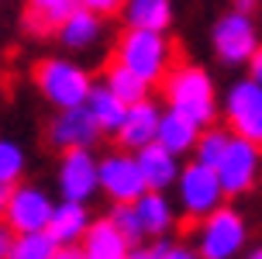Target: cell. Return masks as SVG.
I'll list each match as a JSON object with an SVG mask.
<instances>
[{"label":"cell","instance_id":"obj_8","mask_svg":"<svg viewBox=\"0 0 262 259\" xmlns=\"http://www.w3.org/2000/svg\"><path fill=\"white\" fill-rule=\"evenodd\" d=\"M245 246V221L238 211L221 207L207 221H200V242L196 252L204 259H231L238 249Z\"/></svg>","mask_w":262,"mask_h":259},{"label":"cell","instance_id":"obj_36","mask_svg":"<svg viewBox=\"0 0 262 259\" xmlns=\"http://www.w3.org/2000/svg\"><path fill=\"white\" fill-rule=\"evenodd\" d=\"M249 259H262V249H255V252H249Z\"/></svg>","mask_w":262,"mask_h":259},{"label":"cell","instance_id":"obj_37","mask_svg":"<svg viewBox=\"0 0 262 259\" xmlns=\"http://www.w3.org/2000/svg\"><path fill=\"white\" fill-rule=\"evenodd\" d=\"M259 4H262V0H259Z\"/></svg>","mask_w":262,"mask_h":259},{"label":"cell","instance_id":"obj_24","mask_svg":"<svg viewBox=\"0 0 262 259\" xmlns=\"http://www.w3.org/2000/svg\"><path fill=\"white\" fill-rule=\"evenodd\" d=\"M231 138H235L231 128H204V135H200V142H196V149H193V163L217 169L224 152H228V145H231Z\"/></svg>","mask_w":262,"mask_h":259},{"label":"cell","instance_id":"obj_35","mask_svg":"<svg viewBox=\"0 0 262 259\" xmlns=\"http://www.w3.org/2000/svg\"><path fill=\"white\" fill-rule=\"evenodd\" d=\"M7 197H11V190L0 187V218H4V211H7Z\"/></svg>","mask_w":262,"mask_h":259},{"label":"cell","instance_id":"obj_11","mask_svg":"<svg viewBox=\"0 0 262 259\" xmlns=\"http://www.w3.org/2000/svg\"><path fill=\"white\" fill-rule=\"evenodd\" d=\"M97 187H100V163L86 149L62 152V163H59V190H62V201L83 204L86 197H93Z\"/></svg>","mask_w":262,"mask_h":259},{"label":"cell","instance_id":"obj_20","mask_svg":"<svg viewBox=\"0 0 262 259\" xmlns=\"http://www.w3.org/2000/svg\"><path fill=\"white\" fill-rule=\"evenodd\" d=\"M86 111H90L93 121L100 125V131H114V135H118L121 125H124V117H128V104H121L118 97L111 93V87L100 79V83H93V93H90V101H86Z\"/></svg>","mask_w":262,"mask_h":259},{"label":"cell","instance_id":"obj_25","mask_svg":"<svg viewBox=\"0 0 262 259\" xmlns=\"http://www.w3.org/2000/svg\"><path fill=\"white\" fill-rule=\"evenodd\" d=\"M107 218L114 221V228H118V232L124 235V242L131 246V252H135V249H145V246H142L145 228H142V218H138V211H135V204H114Z\"/></svg>","mask_w":262,"mask_h":259},{"label":"cell","instance_id":"obj_31","mask_svg":"<svg viewBox=\"0 0 262 259\" xmlns=\"http://www.w3.org/2000/svg\"><path fill=\"white\" fill-rule=\"evenodd\" d=\"M162 259H204L200 252H193V249H183V246H169V252Z\"/></svg>","mask_w":262,"mask_h":259},{"label":"cell","instance_id":"obj_29","mask_svg":"<svg viewBox=\"0 0 262 259\" xmlns=\"http://www.w3.org/2000/svg\"><path fill=\"white\" fill-rule=\"evenodd\" d=\"M166 252H169V246H166V242H156V246L135 249V252H131L128 259H162V256H166Z\"/></svg>","mask_w":262,"mask_h":259},{"label":"cell","instance_id":"obj_4","mask_svg":"<svg viewBox=\"0 0 262 259\" xmlns=\"http://www.w3.org/2000/svg\"><path fill=\"white\" fill-rule=\"evenodd\" d=\"M224 187H221V176L217 169L210 166H200V163H190L183 166L180 173V204H183L186 218L193 221H207L214 211H221V201H224Z\"/></svg>","mask_w":262,"mask_h":259},{"label":"cell","instance_id":"obj_17","mask_svg":"<svg viewBox=\"0 0 262 259\" xmlns=\"http://www.w3.org/2000/svg\"><path fill=\"white\" fill-rule=\"evenodd\" d=\"M83 252H86V259H128L131 246L124 242V235L114 228V221L100 218L90 225V232L83 238Z\"/></svg>","mask_w":262,"mask_h":259},{"label":"cell","instance_id":"obj_7","mask_svg":"<svg viewBox=\"0 0 262 259\" xmlns=\"http://www.w3.org/2000/svg\"><path fill=\"white\" fill-rule=\"evenodd\" d=\"M100 190H104L114 204H138L148 187L138 169V159L128 152H107L100 159Z\"/></svg>","mask_w":262,"mask_h":259},{"label":"cell","instance_id":"obj_14","mask_svg":"<svg viewBox=\"0 0 262 259\" xmlns=\"http://www.w3.org/2000/svg\"><path fill=\"white\" fill-rule=\"evenodd\" d=\"M83 7V0H25V28L35 35H59V28Z\"/></svg>","mask_w":262,"mask_h":259},{"label":"cell","instance_id":"obj_27","mask_svg":"<svg viewBox=\"0 0 262 259\" xmlns=\"http://www.w3.org/2000/svg\"><path fill=\"white\" fill-rule=\"evenodd\" d=\"M25 173V152L21 145L11 142V138H0V187L14 190V183L21 180Z\"/></svg>","mask_w":262,"mask_h":259},{"label":"cell","instance_id":"obj_32","mask_svg":"<svg viewBox=\"0 0 262 259\" xmlns=\"http://www.w3.org/2000/svg\"><path fill=\"white\" fill-rule=\"evenodd\" d=\"M255 7H259V0H231V11H235V14H245V17H252V14H255Z\"/></svg>","mask_w":262,"mask_h":259},{"label":"cell","instance_id":"obj_21","mask_svg":"<svg viewBox=\"0 0 262 259\" xmlns=\"http://www.w3.org/2000/svg\"><path fill=\"white\" fill-rule=\"evenodd\" d=\"M104 83L111 87V93H114L121 104H128V107L145 104V101H148V90H152L142 76H135V73H131V69H124L121 63H111V66H107Z\"/></svg>","mask_w":262,"mask_h":259},{"label":"cell","instance_id":"obj_28","mask_svg":"<svg viewBox=\"0 0 262 259\" xmlns=\"http://www.w3.org/2000/svg\"><path fill=\"white\" fill-rule=\"evenodd\" d=\"M124 4H128V0H83V7L93 11L97 17H104V14H121Z\"/></svg>","mask_w":262,"mask_h":259},{"label":"cell","instance_id":"obj_10","mask_svg":"<svg viewBox=\"0 0 262 259\" xmlns=\"http://www.w3.org/2000/svg\"><path fill=\"white\" fill-rule=\"evenodd\" d=\"M259 166H262V149L249 138H231L228 152H224L221 166H217V176H221V187L224 194H245L255 176H259Z\"/></svg>","mask_w":262,"mask_h":259},{"label":"cell","instance_id":"obj_1","mask_svg":"<svg viewBox=\"0 0 262 259\" xmlns=\"http://www.w3.org/2000/svg\"><path fill=\"white\" fill-rule=\"evenodd\" d=\"M169 111L190 117L196 128H214L217 117V101H214V83L210 76L193 63H176L169 76L159 83Z\"/></svg>","mask_w":262,"mask_h":259},{"label":"cell","instance_id":"obj_16","mask_svg":"<svg viewBox=\"0 0 262 259\" xmlns=\"http://www.w3.org/2000/svg\"><path fill=\"white\" fill-rule=\"evenodd\" d=\"M90 214H86V207L83 204H73V201H62V204H55V214L49 221V238H52L59 249H69L76 246L79 238H86L90 232Z\"/></svg>","mask_w":262,"mask_h":259},{"label":"cell","instance_id":"obj_13","mask_svg":"<svg viewBox=\"0 0 262 259\" xmlns=\"http://www.w3.org/2000/svg\"><path fill=\"white\" fill-rule=\"evenodd\" d=\"M159 125H162V111H159L152 101L138 104V107H128V117L118 131L121 149H131V152H142L148 145L159 142Z\"/></svg>","mask_w":262,"mask_h":259},{"label":"cell","instance_id":"obj_34","mask_svg":"<svg viewBox=\"0 0 262 259\" xmlns=\"http://www.w3.org/2000/svg\"><path fill=\"white\" fill-rule=\"evenodd\" d=\"M55 259H86V252H83L79 246H69V249H59Z\"/></svg>","mask_w":262,"mask_h":259},{"label":"cell","instance_id":"obj_22","mask_svg":"<svg viewBox=\"0 0 262 259\" xmlns=\"http://www.w3.org/2000/svg\"><path fill=\"white\" fill-rule=\"evenodd\" d=\"M100 38V17L86 7H79L62 28H59V42L66 49H90L93 42Z\"/></svg>","mask_w":262,"mask_h":259},{"label":"cell","instance_id":"obj_6","mask_svg":"<svg viewBox=\"0 0 262 259\" xmlns=\"http://www.w3.org/2000/svg\"><path fill=\"white\" fill-rule=\"evenodd\" d=\"M55 214V204L49 201L45 190L38 187H14L7 197V211L4 221L14 235H35V232H49V221Z\"/></svg>","mask_w":262,"mask_h":259},{"label":"cell","instance_id":"obj_19","mask_svg":"<svg viewBox=\"0 0 262 259\" xmlns=\"http://www.w3.org/2000/svg\"><path fill=\"white\" fill-rule=\"evenodd\" d=\"M200 135H204V128H196L190 117L176 114V111H166V114H162V125H159V145L169 149L172 155H183V152H190V149H196Z\"/></svg>","mask_w":262,"mask_h":259},{"label":"cell","instance_id":"obj_3","mask_svg":"<svg viewBox=\"0 0 262 259\" xmlns=\"http://www.w3.org/2000/svg\"><path fill=\"white\" fill-rule=\"evenodd\" d=\"M35 83L45 93V101L55 104L59 111H73V107H86L93 93V79L83 66L69 63V59H41L35 66Z\"/></svg>","mask_w":262,"mask_h":259},{"label":"cell","instance_id":"obj_18","mask_svg":"<svg viewBox=\"0 0 262 259\" xmlns=\"http://www.w3.org/2000/svg\"><path fill=\"white\" fill-rule=\"evenodd\" d=\"M124 25L128 28H142V31H162L166 35V28L172 21V4L169 0H128L124 4Z\"/></svg>","mask_w":262,"mask_h":259},{"label":"cell","instance_id":"obj_9","mask_svg":"<svg viewBox=\"0 0 262 259\" xmlns=\"http://www.w3.org/2000/svg\"><path fill=\"white\" fill-rule=\"evenodd\" d=\"M214 49L224 63H252L259 45V31H255V21L245 17V14H224L221 21L214 25Z\"/></svg>","mask_w":262,"mask_h":259},{"label":"cell","instance_id":"obj_15","mask_svg":"<svg viewBox=\"0 0 262 259\" xmlns=\"http://www.w3.org/2000/svg\"><path fill=\"white\" fill-rule=\"evenodd\" d=\"M135 159H138V169H142L145 176V187L152 190V194H162L169 183H180V163H176V155L169 152V149H162V145H148V149H142V152H135Z\"/></svg>","mask_w":262,"mask_h":259},{"label":"cell","instance_id":"obj_2","mask_svg":"<svg viewBox=\"0 0 262 259\" xmlns=\"http://www.w3.org/2000/svg\"><path fill=\"white\" fill-rule=\"evenodd\" d=\"M114 63L142 76L148 87L162 83L172 69V45L162 31H142V28H124L114 45Z\"/></svg>","mask_w":262,"mask_h":259},{"label":"cell","instance_id":"obj_5","mask_svg":"<svg viewBox=\"0 0 262 259\" xmlns=\"http://www.w3.org/2000/svg\"><path fill=\"white\" fill-rule=\"evenodd\" d=\"M224 117H228L231 135L262 145V83L255 79L235 83L224 97Z\"/></svg>","mask_w":262,"mask_h":259},{"label":"cell","instance_id":"obj_12","mask_svg":"<svg viewBox=\"0 0 262 259\" xmlns=\"http://www.w3.org/2000/svg\"><path fill=\"white\" fill-rule=\"evenodd\" d=\"M100 135V125L93 121V114L86 107H73V111H59L49 125V142L62 152L73 149H90Z\"/></svg>","mask_w":262,"mask_h":259},{"label":"cell","instance_id":"obj_33","mask_svg":"<svg viewBox=\"0 0 262 259\" xmlns=\"http://www.w3.org/2000/svg\"><path fill=\"white\" fill-rule=\"evenodd\" d=\"M249 79H255V83H262V49L255 52V59L249 63Z\"/></svg>","mask_w":262,"mask_h":259},{"label":"cell","instance_id":"obj_30","mask_svg":"<svg viewBox=\"0 0 262 259\" xmlns=\"http://www.w3.org/2000/svg\"><path fill=\"white\" fill-rule=\"evenodd\" d=\"M14 238H17V235H14L11 228H7V221H0V259H11Z\"/></svg>","mask_w":262,"mask_h":259},{"label":"cell","instance_id":"obj_23","mask_svg":"<svg viewBox=\"0 0 262 259\" xmlns=\"http://www.w3.org/2000/svg\"><path fill=\"white\" fill-rule=\"evenodd\" d=\"M135 211H138V218H142V228H145V235H166L172 228V207H169V201L162 194H148L135 204Z\"/></svg>","mask_w":262,"mask_h":259},{"label":"cell","instance_id":"obj_26","mask_svg":"<svg viewBox=\"0 0 262 259\" xmlns=\"http://www.w3.org/2000/svg\"><path fill=\"white\" fill-rule=\"evenodd\" d=\"M59 246L45 232H35V235H17L14 238V249H11V259H55Z\"/></svg>","mask_w":262,"mask_h":259}]
</instances>
